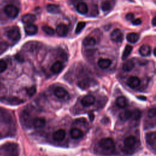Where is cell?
Returning a JSON list of instances; mask_svg holds the SVG:
<instances>
[{"label": "cell", "instance_id": "cell-1", "mask_svg": "<svg viewBox=\"0 0 156 156\" xmlns=\"http://www.w3.org/2000/svg\"><path fill=\"white\" fill-rule=\"evenodd\" d=\"M99 146L105 151H113L115 149V143L113 140L110 138H102L99 142Z\"/></svg>", "mask_w": 156, "mask_h": 156}, {"label": "cell", "instance_id": "cell-2", "mask_svg": "<svg viewBox=\"0 0 156 156\" xmlns=\"http://www.w3.org/2000/svg\"><path fill=\"white\" fill-rule=\"evenodd\" d=\"M4 12L10 18H15L19 13L18 9L16 6L12 4L7 5L4 8Z\"/></svg>", "mask_w": 156, "mask_h": 156}, {"label": "cell", "instance_id": "cell-3", "mask_svg": "<svg viewBox=\"0 0 156 156\" xmlns=\"http://www.w3.org/2000/svg\"><path fill=\"white\" fill-rule=\"evenodd\" d=\"M7 37L13 41H18L21 38V34L18 27L11 28L7 32Z\"/></svg>", "mask_w": 156, "mask_h": 156}, {"label": "cell", "instance_id": "cell-4", "mask_svg": "<svg viewBox=\"0 0 156 156\" xmlns=\"http://www.w3.org/2000/svg\"><path fill=\"white\" fill-rule=\"evenodd\" d=\"M110 39L116 43H121L123 40V34L119 29H114L110 34Z\"/></svg>", "mask_w": 156, "mask_h": 156}, {"label": "cell", "instance_id": "cell-5", "mask_svg": "<svg viewBox=\"0 0 156 156\" xmlns=\"http://www.w3.org/2000/svg\"><path fill=\"white\" fill-rule=\"evenodd\" d=\"M12 120L10 113L5 109L0 108V121L5 124H9L12 122Z\"/></svg>", "mask_w": 156, "mask_h": 156}, {"label": "cell", "instance_id": "cell-6", "mask_svg": "<svg viewBox=\"0 0 156 156\" xmlns=\"http://www.w3.org/2000/svg\"><path fill=\"white\" fill-rule=\"evenodd\" d=\"M155 138H156V133L155 132H148L146 135V140L147 143L151 146L154 150L155 148Z\"/></svg>", "mask_w": 156, "mask_h": 156}, {"label": "cell", "instance_id": "cell-7", "mask_svg": "<svg viewBox=\"0 0 156 156\" xmlns=\"http://www.w3.org/2000/svg\"><path fill=\"white\" fill-rule=\"evenodd\" d=\"M56 32L60 37H65L68 33V28L66 24L60 23L56 27Z\"/></svg>", "mask_w": 156, "mask_h": 156}, {"label": "cell", "instance_id": "cell-8", "mask_svg": "<svg viewBox=\"0 0 156 156\" xmlns=\"http://www.w3.org/2000/svg\"><path fill=\"white\" fill-rule=\"evenodd\" d=\"M140 82L141 80L140 78L136 76H131L127 80V85L132 88H135L138 87L140 85Z\"/></svg>", "mask_w": 156, "mask_h": 156}, {"label": "cell", "instance_id": "cell-9", "mask_svg": "<svg viewBox=\"0 0 156 156\" xmlns=\"http://www.w3.org/2000/svg\"><path fill=\"white\" fill-rule=\"evenodd\" d=\"M40 43L37 41H29L23 46V49L26 51L33 52L39 48Z\"/></svg>", "mask_w": 156, "mask_h": 156}, {"label": "cell", "instance_id": "cell-10", "mask_svg": "<svg viewBox=\"0 0 156 156\" xmlns=\"http://www.w3.org/2000/svg\"><path fill=\"white\" fill-rule=\"evenodd\" d=\"M95 102V98L92 95H86L83 97L81 103L84 107H89L93 105Z\"/></svg>", "mask_w": 156, "mask_h": 156}, {"label": "cell", "instance_id": "cell-11", "mask_svg": "<svg viewBox=\"0 0 156 156\" xmlns=\"http://www.w3.org/2000/svg\"><path fill=\"white\" fill-rule=\"evenodd\" d=\"M66 132L63 129H58L55 130L52 134V138L55 141H60L65 138Z\"/></svg>", "mask_w": 156, "mask_h": 156}, {"label": "cell", "instance_id": "cell-12", "mask_svg": "<svg viewBox=\"0 0 156 156\" xmlns=\"http://www.w3.org/2000/svg\"><path fill=\"white\" fill-rule=\"evenodd\" d=\"M24 30L26 33L29 35H33L37 33L38 32V27L36 25L33 24H27L24 27Z\"/></svg>", "mask_w": 156, "mask_h": 156}, {"label": "cell", "instance_id": "cell-13", "mask_svg": "<svg viewBox=\"0 0 156 156\" xmlns=\"http://www.w3.org/2000/svg\"><path fill=\"white\" fill-rule=\"evenodd\" d=\"M139 53L143 57L149 56L151 53V48L147 44H143L139 49Z\"/></svg>", "mask_w": 156, "mask_h": 156}, {"label": "cell", "instance_id": "cell-14", "mask_svg": "<svg viewBox=\"0 0 156 156\" xmlns=\"http://www.w3.org/2000/svg\"><path fill=\"white\" fill-rule=\"evenodd\" d=\"M112 64V60L109 58H100L98 61V65L101 69H106Z\"/></svg>", "mask_w": 156, "mask_h": 156}, {"label": "cell", "instance_id": "cell-15", "mask_svg": "<svg viewBox=\"0 0 156 156\" xmlns=\"http://www.w3.org/2000/svg\"><path fill=\"white\" fill-rule=\"evenodd\" d=\"M21 20L25 24H32L36 20V16L34 14L27 13L23 16Z\"/></svg>", "mask_w": 156, "mask_h": 156}, {"label": "cell", "instance_id": "cell-16", "mask_svg": "<svg viewBox=\"0 0 156 156\" xmlns=\"http://www.w3.org/2000/svg\"><path fill=\"white\" fill-rule=\"evenodd\" d=\"M76 10L80 14H82V15L86 14L88 12V5L85 2H80L77 4Z\"/></svg>", "mask_w": 156, "mask_h": 156}, {"label": "cell", "instance_id": "cell-17", "mask_svg": "<svg viewBox=\"0 0 156 156\" xmlns=\"http://www.w3.org/2000/svg\"><path fill=\"white\" fill-rule=\"evenodd\" d=\"M4 101H5L7 103L11 104V105H18L20 104H22L24 101L21 99H20L17 97H9V98H6L4 99Z\"/></svg>", "mask_w": 156, "mask_h": 156}, {"label": "cell", "instance_id": "cell-18", "mask_svg": "<svg viewBox=\"0 0 156 156\" xmlns=\"http://www.w3.org/2000/svg\"><path fill=\"white\" fill-rule=\"evenodd\" d=\"M32 124L36 128H41L46 124V119L43 118H36L32 122Z\"/></svg>", "mask_w": 156, "mask_h": 156}, {"label": "cell", "instance_id": "cell-19", "mask_svg": "<svg viewBox=\"0 0 156 156\" xmlns=\"http://www.w3.org/2000/svg\"><path fill=\"white\" fill-rule=\"evenodd\" d=\"M63 68V65L62 62L57 61L55 62L51 66V71L55 74L60 73Z\"/></svg>", "mask_w": 156, "mask_h": 156}, {"label": "cell", "instance_id": "cell-20", "mask_svg": "<svg viewBox=\"0 0 156 156\" xmlns=\"http://www.w3.org/2000/svg\"><path fill=\"white\" fill-rule=\"evenodd\" d=\"M54 94L58 98H63L68 94V92L63 87H58L54 90Z\"/></svg>", "mask_w": 156, "mask_h": 156}, {"label": "cell", "instance_id": "cell-21", "mask_svg": "<svg viewBox=\"0 0 156 156\" xmlns=\"http://www.w3.org/2000/svg\"><path fill=\"white\" fill-rule=\"evenodd\" d=\"M70 135L74 139H79L83 136V132L77 128H73L70 130Z\"/></svg>", "mask_w": 156, "mask_h": 156}, {"label": "cell", "instance_id": "cell-22", "mask_svg": "<svg viewBox=\"0 0 156 156\" xmlns=\"http://www.w3.org/2000/svg\"><path fill=\"white\" fill-rule=\"evenodd\" d=\"M46 10L51 13L57 14L60 12V8L59 5L55 4H48L46 6Z\"/></svg>", "mask_w": 156, "mask_h": 156}, {"label": "cell", "instance_id": "cell-23", "mask_svg": "<svg viewBox=\"0 0 156 156\" xmlns=\"http://www.w3.org/2000/svg\"><path fill=\"white\" fill-rule=\"evenodd\" d=\"M140 38V35L137 33L135 32H132L129 33L126 36V39L127 40L132 43H136Z\"/></svg>", "mask_w": 156, "mask_h": 156}, {"label": "cell", "instance_id": "cell-24", "mask_svg": "<svg viewBox=\"0 0 156 156\" xmlns=\"http://www.w3.org/2000/svg\"><path fill=\"white\" fill-rule=\"evenodd\" d=\"M77 85L81 89L85 90L90 87V86L91 85V80L90 79H88V78L83 79L80 80L79 82H78Z\"/></svg>", "mask_w": 156, "mask_h": 156}, {"label": "cell", "instance_id": "cell-25", "mask_svg": "<svg viewBox=\"0 0 156 156\" xmlns=\"http://www.w3.org/2000/svg\"><path fill=\"white\" fill-rule=\"evenodd\" d=\"M119 117L122 121H127V119L132 118V111L129 110H126L121 112L119 115Z\"/></svg>", "mask_w": 156, "mask_h": 156}, {"label": "cell", "instance_id": "cell-26", "mask_svg": "<svg viewBox=\"0 0 156 156\" xmlns=\"http://www.w3.org/2000/svg\"><path fill=\"white\" fill-rule=\"evenodd\" d=\"M136 138L133 136H129L124 141V144L125 146L127 147H132L135 143H136Z\"/></svg>", "mask_w": 156, "mask_h": 156}, {"label": "cell", "instance_id": "cell-27", "mask_svg": "<svg viewBox=\"0 0 156 156\" xmlns=\"http://www.w3.org/2000/svg\"><path fill=\"white\" fill-rule=\"evenodd\" d=\"M134 68V63L133 61L129 60L126 61L122 65V69L124 71L129 72Z\"/></svg>", "mask_w": 156, "mask_h": 156}, {"label": "cell", "instance_id": "cell-28", "mask_svg": "<svg viewBox=\"0 0 156 156\" xmlns=\"http://www.w3.org/2000/svg\"><path fill=\"white\" fill-rule=\"evenodd\" d=\"M116 104L120 108H124L127 105L126 99L124 96H119L116 99Z\"/></svg>", "mask_w": 156, "mask_h": 156}, {"label": "cell", "instance_id": "cell-29", "mask_svg": "<svg viewBox=\"0 0 156 156\" xmlns=\"http://www.w3.org/2000/svg\"><path fill=\"white\" fill-rule=\"evenodd\" d=\"M96 40L91 37H87L84 38L83 41V44L86 46H93L96 44Z\"/></svg>", "mask_w": 156, "mask_h": 156}, {"label": "cell", "instance_id": "cell-30", "mask_svg": "<svg viewBox=\"0 0 156 156\" xmlns=\"http://www.w3.org/2000/svg\"><path fill=\"white\" fill-rule=\"evenodd\" d=\"M132 46L131 45H129V44H127L124 49V51L122 52V60H125L126 59L128 56L130 55V54L131 53L132 51Z\"/></svg>", "mask_w": 156, "mask_h": 156}, {"label": "cell", "instance_id": "cell-31", "mask_svg": "<svg viewBox=\"0 0 156 156\" xmlns=\"http://www.w3.org/2000/svg\"><path fill=\"white\" fill-rule=\"evenodd\" d=\"M42 30L46 34H47L48 35H49V36H52L55 34V30H54V29L48 26H43Z\"/></svg>", "mask_w": 156, "mask_h": 156}, {"label": "cell", "instance_id": "cell-32", "mask_svg": "<svg viewBox=\"0 0 156 156\" xmlns=\"http://www.w3.org/2000/svg\"><path fill=\"white\" fill-rule=\"evenodd\" d=\"M101 9L104 12L109 11L112 9V4L108 1H105L101 4Z\"/></svg>", "mask_w": 156, "mask_h": 156}, {"label": "cell", "instance_id": "cell-33", "mask_svg": "<svg viewBox=\"0 0 156 156\" xmlns=\"http://www.w3.org/2000/svg\"><path fill=\"white\" fill-rule=\"evenodd\" d=\"M141 116V112L138 109H134L132 111V118L135 120H138Z\"/></svg>", "mask_w": 156, "mask_h": 156}, {"label": "cell", "instance_id": "cell-34", "mask_svg": "<svg viewBox=\"0 0 156 156\" xmlns=\"http://www.w3.org/2000/svg\"><path fill=\"white\" fill-rule=\"evenodd\" d=\"M86 25V23L85 22H83V21H80L77 24V26H76V34H79L80 33L82 30L85 27Z\"/></svg>", "mask_w": 156, "mask_h": 156}, {"label": "cell", "instance_id": "cell-35", "mask_svg": "<svg viewBox=\"0 0 156 156\" xmlns=\"http://www.w3.org/2000/svg\"><path fill=\"white\" fill-rule=\"evenodd\" d=\"M8 49V44L5 42H0V55Z\"/></svg>", "mask_w": 156, "mask_h": 156}, {"label": "cell", "instance_id": "cell-36", "mask_svg": "<svg viewBox=\"0 0 156 156\" xmlns=\"http://www.w3.org/2000/svg\"><path fill=\"white\" fill-rule=\"evenodd\" d=\"M26 93L29 96H32L36 93V87L35 86H32L30 88H27Z\"/></svg>", "mask_w": 156, "mask_h": 156}, {"label": "cell", "instance_id": "cell-37", "mask_svg": "<svg viewBox=\"0 0 156 156\" xmlns=\"http://www.w3.org/2000/svg\"><path fill=\"white\" fill-rule=\"evenodd\" d=\"M7 68L6 62L3 60H0V73L4 72Z\"/></svg>", "mask_w": 156, "mask_h": 156}, {"label": "cell", "instance_id": "cell-38", "mask_svg": "<svg viewBox=\"0 0 156 156\" xmlns=\"http://www.w3.org/2000/svg\"><path fill=\"white\" fill-rule=\"evenodd\" d=\"M147 115H148V116H149V118H155V115H156V110H155V108H152L150 109V110L148 111Z\"/></svg>", "mask_w": 156, "mask_h": 156}, {"label": "cell", "instance_id": "cell-39", "mask_svg": "<svg viewBox=\"0 0 156 156\" xmlns=\"http://www.w3.org/2000/svg\"><path fill=\"white\" fill-rule=\"evenodd\" d=\"M15 58H16V60L18 62H20V63H22V62H24V58H23V57L21 54H17L15 55Z\"/></svg>", "mask_w": 156, "mask_h": 156}, {"label": "cell", "instance_id": "cell-40", "mask_svg": "<svg viewBox=\"0 0 156 156\" xmlns=\"http://www.w3.org/2000/svg\"><path fill=\"white\" fill-rule=\"evenodd\" d=\"M126 18L129 21H132L134 18V14L132 13H129L126 15Z\"/></svg>", "mask_w": 156, "mask_h": 156}, {"label": "cell", "instance_id": "cell-41", "mask_svg": "<svg viewBox=\"0 0 156 156\" xmlns=\"http://www.w3.org/2000/svg\"><path fill=\"white\" fill-rule=\"evenodd\" d=\"M132 22L133 25L137 26V25H140L141 23V20L140 18H136V19L133 20Z\"/></svg>", "mask_w": 156, "mask_h": 156}, {"label": "cell", "instance_id": "cell-42", "mask_svg": "<svg viewBox=\"0 0 156 156\" xmlns=\"http://www.w3.org/2000/svg\"><path fill=\"white\" fill-rule=\"evenodd\" d=\"M6 155L5 156H18L19 152H5Z\"/></svg>", "mask_w": 156, "mask_h": 156}, {"label": "cell", "instance_id": "cell-43", "mask_svg": "<svg viewBox=\"0 0 156 156\" xmlns=\"http://www.w3.org/2000/svg\"><path fill=\"white\" fill-rule=\"evenodd\" d=\"M152 25L154 26H155V17H154L152 19Z\"/></svg>", "mask_w": 156, "mask_h": 156}, {"label": "cell", "instance_id": "cell-44", "mask_svg": "<svg viewBox=\"0 0 156 156\" xmlns=\"http://www.w3.org/2000/svg\"><path fill=\"white\" fill-rule=\"evenodd\" d=\"M154 55L155 57L156 56V55H155V48H154Z\"/></svg>", "mask_w": 156, "mask_h": 156}]
</instances>
